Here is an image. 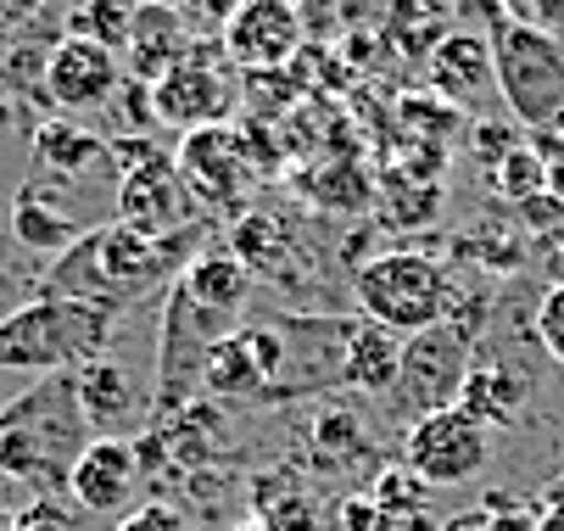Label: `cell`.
<instances>
[{"label": "cell", "mask_w": 564, "mask_h": 531, "mask_svg": "<svg viewBox=\"0 0 564 531\" xmlns=\"http://www.w3.org/2000/svg\"><path fill=\"white\" fill-rule=\"evenodd\" d=\"M425 79H431L436 101H447V107H458V112H487V101L498 96L492 40L475 34V29H453V34L431 51Z\"/></svg>", "instance_id": "obj_15"}, {"label": "cell", "mask_w": 564, "mask_h": 531, "mask_svg": "<svg viewBox=\"0 0 564 531\" xmlns=\"http://www.w3.org/2000/svg\"><path fill=\"white\" fill-rule=\"evenodd\" d=\"M536 342H542V353L564 369V285H547L542 291V302H536V330H531Z\"/></svg>", "instance_id": "obj_30"}, {"label": "cell", "mask_w": 564, "mask_h": 531, "mask_svg": "<svg viewBox=\"0 0 564 531\" xmlns=\"http://www.w3.org/2000/svg\"><path fill=\"white\" fill-rule=\"evenodd\" d=\"M531 531H564V498H558V503H547V509L536 514V525H531Z\"/></svg>", "instance_id": "obj_35"}, {"label": "cell", "mask_w": 564, "mask_h": 531, "mask_svg": "<svg viewBox=\"0 0 564 531\" xmlns=\"http://www.w3.org/2000/svg\"><path fill=\"white\" fill-rule=\"evenodd\" d=\"M45 7H51V0H0V51H7L18 34H29Z\"/></svg>", "instance_id": "obj_31"}, {"label": "cell", "mask_w": 564, "mask_h": 531, "mask_svg": "<svg viewBox=\"0 0 564 531\" xmlns=\"http://www.w3.org/2000/svg\"><path fill=\"white\" fill-rule=\"evenodd\" d=\"M453 531H469V525H453Z\"/></svg>", "instance_id": "obj_39"}, {"label": "cell", "mask_w": 564, "mask_h": 531, "mask_svg": "<svg viewBox=\"0 0 564 531\" xmlns=\"http://www.w3.org/2000/svg\"><path fill=\"white\" fill-rule=\"evenodd\" d=\"M180 531H185V525H180Z\"/></svg>", "instance_id": "obj_40"}, {"label": "cell", "mask_w": 564, "mask_h": 531, "mask_svg": "<svg viewBox=\"0 0 564 531\" xmlns=\"http://www.w3.org/2000/svg\"><path fill=\"white\" fill-rule=\"evenodd\" d=\"M118 224H129V230L145 236V241H174V236L196 230L202 202L191 196V185H185L174 158L156 151L151 163L118 174Z\"/></svg>", "instance_id": "obj_7"}, {"label": "cell", "mask_w": 564, "mask_h": 531, "mask_svg": "<svg viewBox=\"0 0 564 531\" xmlns=\"http://www.w3.org/2000/svg\"><path fill=\"white\" fill-rule=\"evenodd\" d=\"M191 236H174V241H145L134 236L129 224L107 218V224H90L78 230L73 247H62L45 269V291L40 296H62V302H90V308H112L123 314L129 302H140L145 291L169 285L196 252L185 247Z\"/></svg>", "instance_id": "obj_1"}, {"label": "cell", "mask_w": 564, "mask_h": 531, "mask_svg": "<svg viewBox=\"0 0 564 531\" xmlns=\"http://www.w3.org/2000/svg\"><path fill=\"white\" fill-rule=\"evenodd\" d=\"M123 56L96 45V40H78V34H62L51 45V62H45V101L62 112V118H85V112H112L118 90H123Z\"/></svg>", "instance_id": "obj_9"}, {"label": "cell", "mask_w": 564, "mask_h": 531, "mask_svg": "<svg viewBox=\"0 0 564 531\" xmlns=\"http://www.w3.org/2000/svg\"><path fill=\"white\" fill-rule=\"evenodd\" d=\"M397 364H402V342L358 314L352 342H347V387L364 392V398H391L397 392Z\"/></svg>", "instance_id": "obj_24"}, {"label": "cell", "mask_w": 564, "mask_h": 531, "mask_svg": "<svg viewBox=\"0 0 564 531\" xmlns=\"http://www.w3.org/2000/svg\"><path fill=\"white\" fill-rule=\"evenodd\" d=\"M107 158V140L78 129L73 118H45L34 129V163L40 174H56V180H85L96 163Z\"/></svg>", "instance_id": "obj_23"}, {"label": "cell", "mask_w": 564, "mask_h": 531, "mask_svg": "<svg viewBox=\"0 0 564 531\" xmlns=\"http://www.w3.org/2000/svg\"><path fill=\"white\" fill-rule=\"evenodd\" d=\"M12 531H73V514L56 498H34L29 509H18V525Z\"/></svg>", "instance_id": "obj_32"}, {"label": "cell", "mask_w": 564, "mask_h": 531, "mask_svg": "<svg viewBox=\"0 0 564 531\" xmlns=\"http://www.w3.org/2000/svg\"><path fill=\"white\" fill-rule=\"evenodd\" d=\"M191 45V23L174 7H156V0H140L134 23H129V45H123V73L134 85H156L174 62H185Z\"/></svg>", "instance_id": "obj_17"}, {"label": "cell", "mask_w": 564, "mask_h": 531, "mask_svg": "<svg viewBox=\"0 0 564 531\" xmlns=\"http://www.w3.org/2000/svg\"><path fill=\"white\" fill-rule=\"evenodd\" d=\"M12 236L29 247V252H62V247H73L78 241V218L67 213V207H56V196L40 185V180H29L18 196H12Z\"/></svg>", "instance_id": "obj_22"}, {"label": "cell", "mask_w": 564, "mask_h": 531, "mask_svg": "<svg viewBox=\"0 0 564 531\" xmlns=\"http://www.w3.org/2000/svg\"><path fill=\"white\" fill-rule=\"evenodd\" d=\"M531 23L547 29V34L558 40V34H564V0H536V7H531Z\"/></svg>", "instance_id": "obj_34"}, {"label": "cell", "mask_w": 564, "mask_h": 531, "mask_svg": "<svg viewBox=\"0 0 564 531\" xmlns=\"http://www.w3.org/2000/svg\"><path fill=\"white\" fill-rule=\"evenodd\" d=\"M229 252L252 269V280H280L291 269L296 241H291V230L274 213L247 207V213H235V224H229Z\"/></svg>", "instance_id": "obj_21"}, {"label": "cell", "mask_w": 564, "mask_h": 531, "mask_svg": "<svg viewBox=\"0 0 564 531\" xmlns=\"http://www.w3.org/2000/svg\"><path fill=\"white\" fill-rule=\"evenodd\" d=\"M525 398H531V387L520 381L514 369H503V364H469L453 409H464L480 431H509V425H520Z\"/></svg>", "instance_id": "obj_19"}, {"label": "cell", "mask_w": 564, "mask_h": 531, "mask_svg": "<svg viewBox=\"0 0 564 531\" xmlns=\"http://www.w3.org/2000/svg\"><path fill=\"white\" fill-rule=\"evenodd\" d=\"M252 520L263 531H325V509H318V498L285 470L252 481Z\"/></svg>", "instance_id": "obj_25"}, {"label": "cell", "mask_w": 564, "mask_h": 531, "mask_svg": "<svg viewBox=\"0 0 564 531\" xmlns=\"http://www.w3.org/2000/svg\"><path fill=\"white\" fill-rule=\"evenodd\" d=\"M18 525V509H7V503H0V531H12Z\"/></svg>", "instance_id": "obj_36"}, {"label": "cell", "mask_w": 564, "mask_h": 531, "mask_svg": "<svg viewBox=\"0 0 564 531\" xmlns=\"http://www.w3.org/2000/svg\"><path fill=\"white\" fill-rule=\"evenodd\" d=\"M73 392H78V414H85L90 436H123L145 420V392L134 381V369L118 358H90L85 369H73Z\"/></svg>", "instance_id": "obj_16"}, {"label": "cell", "mask_w": 564, "mask_h": 531, "mask_svg": "<svg viewBox=\"0 0 564 531\" xmlns=\"http://www.w3.org/2000/svg\"><path fill=\"white\" fill-rule=\"evenodd\" d=\"M453 18H458V0H386L380 34L391 40L397 56L431 62V51L453 34Z\"/></svg>", "instance_id": "obj_20"}, {"label": "cell", "mask_w": 564, "mask_h": 531, "mask_svg": "<svg viewBox=\"0 0 564 531\" xmlns=\"http://www.w3.org/2000/svg\"><path fill=\"white\" fill-rule=\"evenodd\" d=\"M112 336H118L112 308L34 296V302H23V308H12L0 319V369H12V375H73L90 358H107Z\"/></svg>", "instance_id": "obj_3"}, {"label": "cell", "mask_w": 564, "mask_h": 531, "mask_svg": "<svg viewBox=\"0 0 564 531\" xmlns=\"http://www.w3.org/2000/svg\"><path fill=\"white\" fill-rule=\"evenodd\" d=\"M352 296H358V314L369 325H380L397 342H409L420 330L447 325L458 285H453V269L436 252L391 247V252H375L352 269Z\"/></svg>", "instance_id": "obj_4"}, {"label": "cell", "mask_w": 564, "mask_h": 531, "mask_svg": "<svg viewBox=\"0 0 564 531\" xmlns=\"http://www.w3.org/2000/svg\"><path fill=\"white\" fill-rule=\"evenodd\" d=\"M129 23H134V0H78L73 18H67V34L96 40V45H107V51L123 56V45H129Z\"/></svg>", "instance_id": "obj_27"}, {"label": "cell", "mask_w": 564, "mask_h": 531, "mask_svg": "<svg viewBox=\"0 0 564 531\" xmlns=\"http://www.w3.org/2000/svg\"><path fill=\"white\" fill-rule=\"evenodd\" d=\"M313 459L318 470H347L358 459H369V425L352 414V409H330V414H318L313 420Z\"/></svg>", "instance_id": "obj_26"}, {"label": "cell", "mask_w": 564, "mask_h": 531, "mask_svg": "<svg viewBox=\"0 0 564 531\" xmlns=\"http://www.w3.org/2000/svg\"><path fill=\"white\" fill-rule=\"evenodd\" d=\"M180 174L191 185V196L202 202V213H224V207H240V196H252V151H247V134L235 123H213V129H196L180 140ZM247 213V207H240Z\"/></svg>", "instance_id": "obj_10"}, {"label": "cell", "mask_w": 564, "mask_h": 531, "mask_svg": "<svg viewBox=\"0 0 564 531\" xmlns=\"http://www.w3.org/2000/svg\"><path fill=\"white\" fill-rule=\"evenodd\" d=\"M492 67H498V101L509 107L514 129H558L564 123V40L536 29L531 18L487 29Z\"/></svg>", "instance_id": "obj_5"}, {"label": "cell", "mask_w": 564, "mask_h": 531, "mask_svg": "<svg viewBox=\"0 0 564 531\" xmlns=\"http://www.w3.org/2000/svg\"><path fill=\"white\" fill-rule=\"evenodd\" d=\"M492 185H498V196H509V202L520 207V202H531V196L547 191V163L536 158L531 145H514L509 158L492 169Z\"/></svg>", "instance_id": "obj_29"}, {"label": "cell", "mask_w": 564, "mask_h": 531, "mask_svg": "<svg viewBox=\"0 0 564 531\" xmlns=\"http://www.w3.org/2000/svg\"><path fill=\"white\" fill-rule=\"evenodd\" d=\"M202 308H213V314H229V319H247V302H252V269L240 263L229 247H218V252H196L180 274H174Z\"/></svg>", "instance_id": "obj_18"}, {"label": "cell", "mask_w": 564, "mask_h": 531, "mask_svg": "<svg viewBox=\"0 0 564 531\" xmlns=\"http://www.w3.org/2000/svg\"><path fill=\"white\" fill-rule=\"evenodd\" d=\"M469 336H458L453 325H436V330H420L402 342V364H397V409H409L414 420L431 414V409H453L458 403V387L469 375Z\"/></svg>", "instance_id": "obj_8"}, {"label": "cell", "mask_w": 564, "mask_h": 531, "mask_svg": "<svg viewBox=\"0 0 564 531\" xmlns=\"http://www.w3.org/2000/svg\"><path fill=\"white\" fill-rule=\"evenodd\" d=\"M458 7L475 12L487 29H498V23H520V18H531L536 0H458Z\"/></svg>", "instance_id": "obj_33"}, {"label": "cell", "mask_w": 564, "mask_h": 531, "mask_svg": "<svg viewBox=\"0 0 564 531\" xmlns=\"http://www.w3.org/2000/svg\"><path fill=\"white\" fill-rule=\"evenodd\" d=\"M140 447L134 436H96L85 453H78V465H73V481H67V498L85 509V514H129L134 492H140Z\"/></svg>", "instance_id": "obj_14"}, {"label": "cell", "mask_w": 564, "mask_h": 531, "mask_svg": "<svg viewBox=\"0 0 564 531\" xmlns=\"http://www.w3.org/2000/svg\"><path fill=\"white\" fill-rule=\"evenodd\" d=\"M151 90V118L169 123L180 134H196V129H213V123H229V79L218 73V62H207L202 51H191L185 62H174Z\"/></svg>", "instance_id": "obj_13"}, {"label": "cell", "mask_w": 564, "mask_h": 531, "mask_svg": "<svg viewBox=\"0 0 564 531\" xmlns=\"http://www.w3.org/2000/svg\"><path fill=\"white\" fill-rule=\"evenodd\" d=\"M280 364H285V342L269 325H240L235 336H224L213 353H207V369H202V392L207 398H224V403H263L274 398L280 387Z\"/></svg>", "instance_id": "obj_11"}, {"label": "cell", "mask_w": 564, "mask_h": 531, "mask_svg": "<svg viewBox=\"0 0 564 531\" xmlns=\"http://www.w3.org/2000/svg\"><path fill=\"white\" fill-rule=\"evenodd\" d=\"M90 442L73 375H34L12 403H0V476L34 498H62Z\"/></svg>", "instance_id": "obj_2"}, {"label": "cell", "mask_w": 564, "mask_h": 531, "mask_svg": "<svg viewBox=\"0 0 564 531\" xmlns=\"http://www.w3.org/2000/svg\"><path fill=\"white\" fill-rule=\"evenodd\" d=\"M402 465L425 487H469L492 465V431H480L464 409H431L402 431Z\"/></svg>", "instance_id": "obj_6"}, {"label": "cell", "mask_w": 564, "mask_h": 531, "mask_svg": "<svg viewBox=\"0 0 564 531\" xmlns=\"http://www.w3.org/2000/svg\"><path fill=\"white\" fill-rule=\"evenodd\" d=\"M218 45L247 73H280L302 51V7L296 0H240L218 29Z\"/></svg>", "instance_id": "obj_12"}, {"label": "cell", "mask_w": 564, "mask_h": 531, "mask_svg": "<svg viewBox=\"0 0 564 531\" xmlns=\"http://www.w3.org/2000/svg\"><path fill=\"white\" fill-rule=\"evenodd\" d=\"M156 7H174V12H191V7H196V0H156Z\"/></svg>", "instance_id": "obj_37"}, {"label": "cell", "mask_w": 564, "mask_h": 531, "mask_svg": "<svg viewBox=\"0 0 564 531\" xmlns=\"http://www.w3.org/2000/svg\"><path fill=\"white\" fill-rule=\"evenodd\" d=\"M229 531H263L258 520H240V525H229Z\"/></svg>", "instance_id": "obj_38"}, {"label": "cell", "mask_w": 564, "mask_h": 531, "mask_svg": "<svg viewBox=\"0 0 564 531\" xmlns=\"http://www.w3.org/2000/svg\"><path fill=\"white\" fill-rule=\"evenodd\" d=\"M375 509L397 525V520H420L425 514V503H431V487L409 470V465H391V470H380L375 476Z\"/></svg>", "instance_id": "obj_28"}]
</instances>
